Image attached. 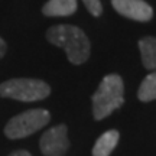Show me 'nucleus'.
Wrapping results in <instances>:
<instances>
[{
	"label": "nucleus",
	"mask_w": 156,
	"mask_h": 156,
	"mask_svg": "<svg viewBox=\"0 0 156 156\" xmlns=\"http://www.w3.org/2000/svg\"><path fill=\"white\" fill-rule=\"evenodd\" d=\"M39 147L45 156H64L69 149L67 126L58 124L46 130L39 140Z\"/></svg>",
	"instance_id": "obj_5"
},
{
	"label": "nucleus",
	"mask_w": 156,
	"mask_h": 156,
	"mask_svg": "<svg viewBox=\"0 0 156 156\" xmlns=\"http://www.w3.org/2000/svg\"><path fill=\"white\" fill-rule=\"evenodd\" d=\"M51 120V114L44 108H32L12 117L5 126V134L9 139H23L46 126Z\"/></svg>",
	"instance_id": "obj_4"
},
{
	"label": "nucleus",
	"mask_w": 156,
	"mask_h": 156,
	"mask_svg": "<svg viewBox=\"0 0 156 156\" xmlns=\"http://www.w3.org/2000/svg\"><path fill=\"white\" fill-rule=\"evenodd\" d=\"M139 49L146 69H156V38L147 36L140 39Z\"/></svg>",
	"instance_id": "obj_9"
},
{
	"label": "nucleus",
	"mask_w": 156,
	"mask_h": 156,
	"mask_svg": "<svg viewBox=\"0 0 156 156\" xmlns=\"http://www.w3.org/2000/svg\"><path fill=\"white\" fill-rule=\"evenodd\" d=\"M77 10V0H48L42 7L45 16H69Z\"/></svg>",
	"instance_id": "obj_7"
},
{
	"label": "nucleus",
	"mask_w": 156,
	"mask_h": 156,
	"mask_svg": "<svg viewBox=\"0 0 156 156\" xmlns=\"http://www.w3.org/2000/svg\"><path fill=\"white\" fill-rule=\"evenodd\" d=\"M51 94V87L36 78H12L0 84V97L17 101L44 100Z\"/></svg>",
	"instance_id": "obj_3"
},
{
	"label": "nucleus",
	"mask_w": 156,
	"mask_h": 156,
	"mask_svg": "<svg viewBox=\"0 0 156 156\" xmlns=\"http://www.w3.org/2000/svg\"><path fill=\"white\" fill-rule=\"evenodd\" d=\"M124 85L117 74H110L103 78L97 91L93 95V114L95 120H103L123 104Z\"/></svg>",
	"instance_id": "obj_2"
},
{
	"label": "nucleus",
	"mask_w": 156,
	"mask_h": 156,
	"mask_svg": "<svg viewBox=\"0 0 156 156\" xmlns=\"http://www.w3.org/2000/svg\"><path fill=\"white\" fill-rule=\"evenodd\" d=\"M46 39L52 45L65 49L71 64L80 65L88 59L90 41L87 35L73 25H56L46 30Z\"/></svg>",
	"instance_id": "obj_1"
},
{
	"label": "nucleus",
	"mask_w": 156,
	"mask_h": 156,
	"mask_svg": "<svg viewBox=\"0 0 156 156\" xmlns=\"http://www.w3.org/2000/svg\"><path fill=\"white\" fill-rule=\"evenodd\" d=\"M87 10L93 15V16H100L103 13V6H101L100 0H83Z\"/></svg>",
	"instance_id": "obj_11"
},
{
	"label": "nucleus",
	"mask_w": 156,
	"mask_h": 156,
	"mask_svg": "<svg viewBox=\"0 0 156 156\" xmlns=\"http://www.w3.org/2000/svg\"><path fill=\"white\" fill-rule=\"evenodd\" d=\"M112 5L117 13L137 22H149L153 16L151 5L145 0H112Z\"/></svg>",
	"instance_id": "obj_6"
},
{
	"label": "nucleus",
	"mask_w": 156,
	"mask_h": 156,
	"mask_svg": "<svg viewBox=\"0 0 156 156\" xmlns=\"http://www.w3.org/2000/svg\"><path fill=\"white\" fill-rule=\"evenodd\" d=\"M6 49H7V45H6V42L3 41V39L0 38V59H2V58L5 56Z\"/></svg>",
	"instance_id": "obj_12"
},
{
	"label": "nucleus",
	"mask_w": 156,
	"mask_h": 156,
	"mask_svg": "<svg viewBox=\"0 0 156 156\" xmlns=\"http://www.w3.org/2000/svg\"><path fill=\"white\" fill-rule=\"evenodd\" d=\"M137 97L143 103H149V101L156 100V69L155 73L149 74L142 81L139 91H137Z\"/></svg>",
	"instance_id": "obj_10"
},
{
	"label": "nucleus",
	"mask_w": 156,
	"mask_h": 156,
	"mask_svg": "<svg viewBox=\"0 0 156 156\" xmlns=\"http://www.w3.org/2000/svg\"><path fill=\"white\" fill-rule=\"evenodd\" d=\"M120 134L117 130H108L97 139L93 147V156H110L119 143Z\"/></svg>",
	"instance_id": "obj_8"
},
{
	"label": "nucleus",
	"mask_w": 156,
	"mask_h": 156,
	"mask_svg": "<svg viewBox=\"0 0 156 156\" xmlns=\"http://www.w3.org/2000/svg\"><path fill=\"white\" fill-rule=\"evenodd\" d=\"M9 156H32V155L28 151H16V152H13V153H10Z\"/></svg>",
	"instance_id": "obj_13"
}]
</instances>
